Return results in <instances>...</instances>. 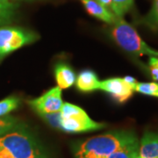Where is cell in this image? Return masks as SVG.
<instances>
[{"mask_svg": "<svg viewBox=\"0 0 158 158\" xmlns=\"http://www.w3.org/2000/svg\"><path fill=\"white\" fill-rule=\"evenodd\" d=\"M138 141L133 131L119 130L95 136L74 145L75 158H107L111 154Z\"/></svg>", "mask_w": 158, "mask_h": 158, "instance_id": "6da1fadb", "label": "cell"}, {"mask_svg": "<svg viewBox=\"0 0 158 158\" xmlns=\"http://www.w3.org/2000/svg\"><path fill=\"white\" fill-rule=\"evenodd\" d=\"M43 153L37 140L22 125L0 136V158H31Z\"/></svg>", "mask_w": 158, "mask_h": 158, "instance_id": "7a4b0ae2", "label": "cell"}, {"mask_svg": "<svg viewBox=\"0 0 158 158\" xmlns=\"http://www.w3.org/2000/svg\"><path fill=\"white\" fill-rule=\"evenodd\" d=\"M112 25L111 34L115 42L122 49L135 56H157L158 51L151 48L142 40L135 29L123 19V18L115 17Z\"/></svg>", "mask_w": 158, "mask_h": 158, "instance_id": "3957f363", "label": "cell"}, {"mask_svg": "<svg viewBox=\"0 0 158 158\" xmlns=\"http://www.w3.org/2000/svg\"><path fill=\"white\" fill-rule=\"evenodd\" d=\"M61 130L66 133H85L106 127L105 123L94 121L84 109L76 105L63 103L61 109Z\"/></svg>", "mask_w": 158, "mask_h": 158, "instance_id": "277c9868", "label": "cell"}, {"mask_svg": "<svg viewBox=\"0 0 158 158\" xmlns=\"http://www.w3.org/2000/svg\"><path fill=\"white\" fill-rule=\"evenodd\" d=\"M38 40V35L29 30L12 27H0V61L5 57Z\"/></svg>", "mask_w": 158, "mask_h": 158, "instance_id": "5b68a950", "label": "cell"}, {"mask_svg": "<svg viewBox=\"0 0 158 158\" xmlns=\"http://www.w3.org/2000/svg\"><path fill=\"white\" fill-rule=\"evenodd\" d=\"M28 104L36 113L60 112L63 105L62 89L58 86L51 88L43 95L28 101Z\"/></svg>", "mask_w": 158, "mask_h": 158, "instance_id": "8992f818", "label": "cell"}, {"mask_svg": "<svg viewBox=\"0 0 158 158\" xmlns=\"http://www.w3.org/2000/svg\"><path fill=\"white\" fill-rule=\"evenodd\" d=\"M99 90L109 93L118 103H124L128 100L135 91L134 88L128 85L124 78L114 77L100 82Z\"/></svg>", "mask_w": 158, "mask_h": 158, "instance_id": "52a82bcc", "label": "cell"}, {"mask_svg": "<svg viewBox=\"0 0 158 158\" xmlns=\"http://www.w3.org/2000/svg\"><path fill=\"white\" fill-rule=\"evenodd\" d=\"M137 158H158V134L147 132L139 144Z\"/></svg>", "mask_w": 158, "mask_h": 158, "instance_id": "ba28073f", "label": "cell"}, {"mask_svg": "<svg viewBox=\"0 0 158 158\" xmlns=\"http://www.w3.org/2000/svg\"><path fill=\"white\" fill-rule=\"evenodd\" d=\"M81 2L90 15L107 24H113L116 16L109 11L108 8L102 6L96 0H81Z\"/></svg>", "mask_w": 158, "mask_h": 158, "instance_id": "9c48e42d", "label": "cell"}, {"mask_svg": "<svg viewBox=\"0 0 158 158\" xmlns=\"http://www.w3.org/2000/svg\"><path fill=\"white\" fill-rule=\"evenodd\" d=\"M100 81L97 74L90 70L85 69L81 71L76 79V86L77 90L83 92H90L96 90H99Z\"/></svg>", "mask_w": 158, "mask_h": 158, "instance_id": "30bf717a", "label": "cell"}, {"mask_svg": "<svg viewBox=\"0 0 158 158\" xmlns=\"http://www.w3.org/2000/svg\"><path fill=\"white\" fill-rule=\"evenodd\" d=\"M55 77L60 89H68L76 83V74L69 65L58 63L55 68Z\"/></svg>", "mask_w": 158, "mask_h": 158, "instance_id": "8fae6325", "label": "cell"}, {"mask_svg": "<svg viewBox=\"0 0 158 158\" xmlns=\"http://www.w3.org/2000/svg\"><path fill=\"white\" fill-rule=\"evenodd\" d=\"M138 149H139V141H134L111 154L107 158H137Z\"/></svg>", "mask_w": 158, "mask_h": 158, "instance_id": "7c38bea8", "label": "cell"}, {"mask_svg": "<svg viewBox=\"0 0 158 158\" xmlns=\"http://www.w3.org/2000/svg\"><path fill=\"white\" fill-rule=\"evenodd\" d=\"M142 23L154 32H158V0H154L151 10L142 19Z\"/></svg>", "mask_w": 158, "mask_h": 158, "instance_id": "4fadbf2b", "label": "cell"}, {"mask_svg": "<svg viewBox=\"0 0 158 158\" xmlns=\"http://www.w3.org/2000/svg\"><path fill=\"white\" fill-rule=\"evenodd\" d=\"M135 0H112L111 10L116 17L122 18L134 6Z\"/></svg>", "mask_w": 158, "mask_h": 158, "instance_id": "5bb4252c", "label": "cell"}, {"mask_svg": "<svg viewBox=\"0 0 158 158\" xmlns=\"http://www.w3.org/2000/svg\"><path fill=\"white\" fill-rule=\"evenodd\" d=\"M20 100L17 97H8L5 99L0 101V117L6 116L7 114L12 112L13 110L17 109L19 106Z\"/></svg>", "mask_w": 158, "mask_h": 158, "instance_id": "9a60e30c", "label": "cell"}, {"mask_svg": "<svg viewBox=\"0 0 158 158\" xmlns=\"http://www.w3.org/2000/svg\"><path fill=\"white\" fill-rule=\"evenodd\" d=\"M135 91L148 95V96L157 97L158 98V84L157 83H136Z\"/></svg>", "mask_w": 158, "mask_h": 158, "instance_id": "2e32d148", "label": "cell"}, {"mask_svg": "<svg viewBox=\"0 0 158 158\" xmlns=\"http://www.w3.org/2000/svg\"><path fill=\"white\" fill-rule=\"evenodd\" d=\"M19 126L20 124L18 123L17 118H15L12 116L0 117V136L11 132Z\"/></svg>", "mask_w": 158, "mask_h": 158, "instance_id": "e0dca14e", "label": "cell"}, {"mask_svg": "<svg viewBox=\"0 0 158 158\" xmlns=\"http://www.w3.org/2000/svg\"><path fill=\"white\" fill-rule=\"evenodd\" d=\"M14 12L15 6L12 4H0V25L11 23L14 17Z\"/></svg>", "mask_w": 158, "mask_h": 158, "instance_id": "ac0fdd59", "label": "cell"}, {"mask_svg": "<svg viewBox=\"0 0 158 158\" xmlns=\"http://www.w3.org/2000/svg\"><path fill=\"white\" fill-rule=\"evenodd\" d=\"M46 123L56 129L61 130V112L38 113Z\"/></svg>", "mask_w": 158, "mask_h": 158, "instance_id": "d6986e66", "label": "cell"}, {"mask_svg": "<svg viewBox=\"0 0 158 158\" xmlns=\"http://www.w3.org/2000/svg\"><path fill=\"white\" fill-rule=\"evenodd\" d=\"M149 70L153 79L158 82V59L156 56L149 58Z\"/></svg>", "mask_w": 158, "mask_h": 158, "instance_id": "ffe728a7", "label": "cell"}, {"mask_svg": "<svg viewBox=\"0 0 158 158\" xmlns=\"http://www.w3.org/2000/svg\"><path fill=\"white\" fill-rule=\"evenodd\" d=\"M124 80L128 84V85H131V86L135 89V86L136 83H137L136 79H135L134 77H124Z\"/></svg>", "mask_w": 158, "mask_h": 158, "instance_id": "44dd1931", "label": "cell"}, {"mask_svg": "<svg viewBox=\"0 0 158 158\" xmlns=\"http://www.w3.org/2000/svg\"><path fill=\"white\" fill-rule=\"evenodd\" d=\"M96 1L106 8H111L112 6V0H96Z\"/></svg>", "mask_w": 158, "mask_h": 158, "instance_id": "7402d4cb", "label": "cell"}, {"mask_svg": "<svg viewBox=\"0 0 158 158\" xmlns=\"http://www.w3.org/2000/svg\"><path fill=\"white\" fill-rule=\"evenodd\" d=\"M31 158H48V156L45 155V153L41 154V155H38V156H33Z\"/></svg>", "mask_w": 158, "mask_h": 158, "instance_id": "603a6c76", "label": "cell"}, {"mask_svg": "<svg viewBox=\"0 0 158 158\" xmlns=\"http://www.w3.org/2000/svg\"><path fill=\"white\" fill-rule=\"evenodd\" d=\"M10 3L9 0H0V4H8Z\"/></svg>", "mask_w": 158, "mask_h": 158, "instance_id": "cb8c5ba5", "label": "cell"}]
</instances>
